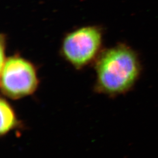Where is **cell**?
Here are the masks:
<instances>
[{
	"mask_svg": "<svg viewBox=\"0 0 158 158\" xmlns=\"http://www.w3.org/2000/svg\"><path fill=\"white\" fill-rule=\"evenodd\" d=\"M94 64V90L107 96H117L130 90L141 71L135 51L123 44L103 49Z\"/></svg>",
	"mask_w": 158,
	"mask_h": 158,
	"instance_id": "obj_1",
	"label": "cell"
},
{
	"mask_svg": "<svg viewBox=\"0 0 158 158\" xmlns=\"http://www.w3.org/2000/svg\"><path fill=\"white\" fill-rule=\"evenodd\" d=\"M103 31L98 25H86L66 34L60 49L61 56L76 69L94 63L101 53Z\"/></svg>",
	"mask_w": 158,
	"mask_h": 158,
	"instance_id": "obj_2",
	"label": "cell"
},
{
	"mask_svg": "<svg viewBox=\"0 0 158 158\" xmlns=\"http://www.w3.org/2000/svg\"><path fill=\"white\" fill-rule=\"evenodd\" d=\"M39 84L35 65L20 55L6 57L1 63V90L6 97L18 100L31 96Z\"/></svg>",
	"mask_w": 158,
	"mask_h": 158,
	"instance_id": "obj_3",
	"label": "cell"
},
{
	"mask_svg": "<svg viewBox=\"0 0 158 158\" xmlns=\"http://www.w3.org/2000/svg\"><path fill=\"white\" fill-rule=\"evenodd\" d=\"M1 135H6L19 125L17 114L11 104L6 98H1Z\"/></svg>",
	"mask_w": 158,
	"mask_h": 158,
	"instance_id": "obj_4",
	"label": "cell"
}]
</instances>
